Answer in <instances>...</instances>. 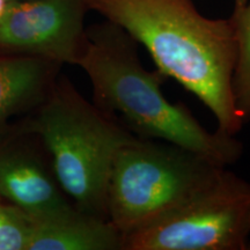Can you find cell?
I'll return each mask as SVG.
<instances>
[{"instance_id":"1","label":"cell","mask_w":250,"mask_h":250,"mask_svg":"<svg viewBox=\"0 0 250 250\" xmlns=\"http://www.w3.org/2000/svg\"><path fill=\"white\" fill-rule=\"evenodd\" d=\"M86 1L147 50L156 70L201 100L219 132L236 136L242 129L233 93L237 44L229 18L205 17L193 0Z\"/></svg>"},{"instance_id":"2","label":"cell","mask_w":250,"mask_h":250,"mask_svg":"<svg viewBox=\"0 0 250 250\" xmlns=\"http://www.w3.org/2000/svg\"><path fill=\"white\" fill-rule=\"evenodd\" d=\"M78 66L89 78L94 104L133 136L174 144L223 167L241 158L243 145L235 136L206 130L187 105L168 101L166 77L144 66L138 43L117 24L105 20L87 28Z\"/></svg>"},{"instance_id":"3","label":"cell","mask_w":250,"mask_h":250,"mask_svg":"<svg viewBox=\"0 0 250 250\" xmlns=\"http://www.w3.org/2000/svg\"><path fill=\"white\" fill-rule=\"evenodd\" d=\"M23 131L42 144L72 204L108 219V183L115 158L138 137L83 98L64 76L34 109Z\"/></svg>"},{"instance_id":"4","label":"cell","mask_w":250,"mask_h":250,"mask_svg":"<svg viewBox=\"0 0 250 250\" xmlns=\"http://www.w3.org/2000/svg\"><path fill=\"white\" fill-rule=\"evenodd\" d=\"M225 168L174 144L136 138L118 151L112 165L109 221L124 241L211 184Z\"/></svg>"},{"instance_id":"5","label":"cell","mask_w":250,"mask_h":250,"mask_svg":"<svg viewBox=\"0 0 250 250\" xmlns=\"http://www.w3.org/2000/svg\"><path fill=\"white\" fill-rule=\"evenodd\" d=\"M250 183L226 168L211 184L124 237L123 250H247Z\"/></svg>"},{"instance_id":"6","label":"cell","mask_w":250,"mask_h":250,"mask_svg":"<svg viewBox=\"0 0 250 250\" xmlns=\"http://www.w3.org/2000/svg\"><path fill=\"white\" fill-rule=\"evenodd\" d=\"M88 11L86 0H8L0 18V55L78 65Z\"/></svg>"},{"instance_id":"7","label":"cell","mask_w":250,"mask_h":250,"mask_svg":"<svg viewBox=\"0 0 250 250\" xmlns=\"http://www.w3.org/2000/svg\"><path fill=\"white\" fill-rule=\"evenodd\" d=\"M0 197L30 217L73 205L56 179L49 156L18 142L0 145Z\"/></svg>"},{"instance_id":"8","label":"cell","mask_w":250,"mask_h":250,"mask_svg":"<svg viewBox=\"0 0 250 250\" xmlns=\"http://www.w3.org/2000/svg\"><path fill=\"white\" fill-rule=\"evenodd\" d=\"M27 250H123V235L108 219L72 205L41 217H30Z\"/></svg>"},{"instance_id":"9","label":"cell","mask_w":250,"mask_h":250,"mask_svg":"<svg viewBox=\"0 0 250 250\" xmlns=\"http://www.w3.org/2000/svg\"><path fill=\"white\" fill-rule=\"evenodd\" d=\"M61 67L42 58L0 55V127L19 112L34 110L54 87Z\"/></svg>"},{"instance_id":"10","label":"cell","mask_w":250,"mask_h":250,"mask_svg":"<svg viewBox=\"0 0 250 250\" xmlns=\"http://www.w3.org/2000/svg\"><path fill=\"white\" fill-rule=\"evenodd\" d=\"M230 14L237 44V61L233 76L235 105L245 121L250 122V0H233Z\"/></svg>"},{"instance_id":"11","label":"cell","mask_w":250,"mask_h":250,"mask_svg":"<svg viewBox=\"0 0 250 250\" xmlns=\"http://www.w3.org/2000/svg\"><path fill=\"white\" fill-rule=\"evenodd\" d=\"M30 218L0 197V250H27Z\"/></svg>"},{"instance_id":"12","label":"cell","mask_w":250,"mask_h":250,"mask_svg":"<svg viewBox=\"0 0 250 250\" xmlns=\"http://www.w3.org/2000/svg\"><path fill=\"white\" fill-rule=\"evenodd\" d=\"M8 0H0V18H1L2 13H4L6 5H7Z\"/></svg>"},{"instance_id":"13","label":"cell","mask_w":250,"mask_h":250,"mask_svg":"<svg viewBox=\"0 0 250 250\" xmlns=\"http://www.w3.org/2000/svg\"><path fill=\"white\" fill-rule=\"evenodd\" d=\"M247 250H250V235H249V241H248V248H247Z\"/></svg>"}]
</instances>
